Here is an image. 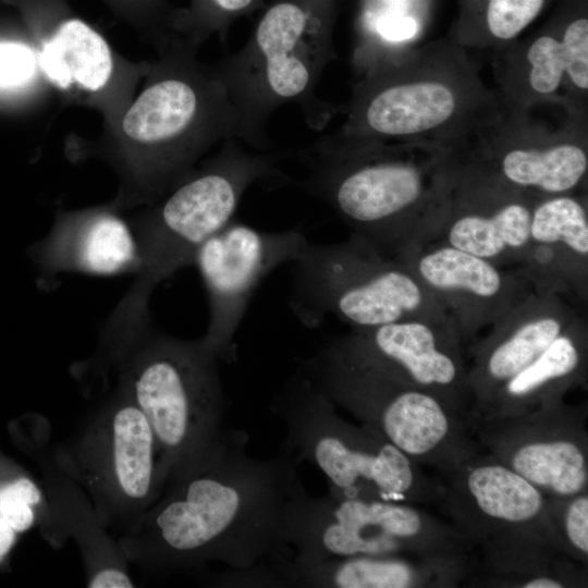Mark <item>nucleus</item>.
I'll list each match as a JSON object with an SVG mask.
<instances>
[{"label": "nucleus", "mask_w": 588, "mask_h": 588, "mask_svg": "<svg viewBox=\"0 0 588 588\" xmlns=\"http://www.w3.org/2000/svg\"><path fill=\"white\" fill-rule=\"evenodd\" d=\"M530 241L536 244L556 245L587 259L588 215L586 199L577 192L534 195Z\"/></svg>", "instance_id": "nucleus-26"}, {"label": "nucleus", "mask_w": 588, "mask_h": 588, "mask_svg": "<svg viewBox=\"0 0 588 588\" xmlns=\"http://www.w3.org/2000/svg\"><path fill=\"white\" fill-rule=\"evenodd\" d=\"M88 586L91 588H131L134 585L124 572L117 568H106L98 572Z\"/></svg>", "instance_id": "nucleus-34"}, {"label": "nucleus", "mask_w": 588, "mask_h": 588, "mask_svg": "<svg viewBox=\"0 0 588 588\" xmlns=\"http://www.w3.org/2000/svg\"><path fill=\"white\" fill-rule=\"evenodd\" d=\"M261 11L245 45L212 65L238 112L243 143L267 151L266 124L280 107L296 105L320 131L344 105L317 96L324 68L336 58L333 1L271 0Z\"/></svg>", "instance_id": "nucleus-6"}, {"label": "nucleus", "mask_w": 588, "mask_h": 588, "mask_svg": "<svg viewBox=\"0 0 588 588\" xmlns=\"http://www.w3.org/2000/svg\"><path fill=\"white\" fill-rule=\"evenodd\" d=\"M534 195L502 180L489 166L455 148L444 244L492 264L523 260L530 241Z\"/></svg>", "instance_id": "nucleus-18"}, {"label": "nucleus", "mask_w": 588, "mask_h": 588, "mask_svg": "<svg viewBox=\"0 0 588 588\" xmlns=\"http://www.w3.org/2000/svg\"><path fill=\"white\" fill-rule=\"evenodd\" d=\"M246 146L237 138L223 142L164 196L127 217L139 268L107 320V335L127 339L148 326L154 290L193 265L204 242L233 220L247 188L258 181L287 179L277 168V156Z\"/></svg>", "instance_id": "nucleus-5"}, {"label": "nucleus", "mask_w": 588, "mask_h": 588, "mask_svg": "<svg viewBox=\"0 0 588 588\" xmlns=\"http://www.w3.org/2000/svg\"><path fill=\"white\" fill-rule=\"evenodd\" d=\"M302 372L335 406L420 466L445 469L485 451L468 416L329 345L304 362Z\"/></svg>", "instance_id": "nucleus-9"}, {"label": "nucleus", "mask_w": 588, "mask_h": 588, "mask_svg": "<svg viewBox=\"0 0 588 588\" xmlns=\"http://www.w3.org/2000/svg\"><path fill=\"white\" fill-rule=\"evenodd\" d=\"M287 566L357 555L438 558L465 554L470 544L451 525L418 505L311 498L299 482L286 510Z\"/></svg>", "instance_id": "nucleus-10"}, {"label": "nucleus", "mask_w": 588, "mask_h": 588, "mask_svg": "<svg viewBox=\"0 0 588 588\" xmlns=\"http://www.w3.org/2000/svg\"><path fill=\"white\" fill-rule=\"evenodd\" d=\"M20 14L40 73L63 100L97 110L110 127L133 99L148 60L133 62L65 0H2Z\"/></svg>", "instance_id": "nucleus-13"}, {"label": "nucleus", "mask_w": 588, "mask_h": 588, "mask_svg": "<svg viewBox=\"0 0 588 588\" xmlns=\"http://www.w3.org/2000/svg\"><path fill=\"white\" fill-rule=\"evenodd\" d=\"M14 529L0 516V560L9 551L14 541Z\"/></svg>", "instance_id": "nucleus-36"}, {"label": "nucleus", "mask_w": 588, "mask_h": 588, "mask_svg": "<svg viewBox=\"0 0 588 588\" xmlns=\"http://www.w3.org/2000/svg\"><path fill=\"white\" fill-rule=\"evenodd\" d=\"M307 242L295 229L267 232L232 220L198 248L193 265L209 302L203 340L218 358H233L235 332L259 282L278 267L293 262Z\"/></svg>", "instance_id": "nucleus-16"}, {"label": "nucleus", "mask_w": 588, "mask_h": 588, "mask_svg": "<svg viewBox=\"0 0 588 588\" xmlns=\"http://www.w3.org/2000/svg\"><path fill=\"white\" fill-rule=\"evenodd\" d=\"M42 83L47 85L30 39H0V94H30L39 90Z\"/></svg>", "instance_id": "nucleus-30"}, {"label": "nucleus", "mask_w": 588, "mask_h": 588, "mask_svg": "<svg viewBox=\"0 0 588 588\" xmlns=\"http://www.w3.org/2000/svg\"><path fill=\"white\" fill-rule=\"evenodd\" d=\"M385 377L428 392L470 417L471 394L461 338L452 321L412 319L352 329L329 345Z\"/></svg>", "instance_id": "nucleus-17"}, {"label": "nucleus", "mask_w": 588, "mask_h": 588, "mask_svg": "<svg viewBox=\"0 0 588 588\" xmlns=\"http://www.w3.org/2000/svg\"><path fill=\"white\" fill-rule=\"evenodd\" d=\"M247 436L224 431L172 467L175 480L154 516L160 553L171 562L217 560L254 583L280 584L292 559L285 541L298 461L281 450L257 460ZM248 579V581H249Z\"/></svg>", "instance_id": "nucleus-1"}, {"label": "nucleus", "mask_w": 588, "mask_h": 588, "mask_svg": "<svg viewBox=\"0 0 588 588\" xmlns=\"http://www.w3.org/2000/svg\"><path fill=\"white\" fill-rule=\"evenodd\" d=\"M482 449L547 497L588 491V434L583 411L564 400L513 416L470 418Z\"/></svg>", "instance_id": "nucleus-15"}, {"label": "nucleus", "mask_w": 588, "mask_h": 588, "mask_svg": "<svg viewBox=\"0 0 588 588\" xmlns=\"http://www.w3.org/2000/svg\"><path fill=\"white\" fill-rule=\"evenodd\" d=\"M376 32L384 40H403L416 32V22L412 17L388 14L377 21Z\"/></svg>", "instance_id": "nucleus-33"}, {"label": "nucleus", "mask_w": 588, "mask_h": 588, "mask_svg": "<svg viewBox=\"0 0 588 588\" xmlns=\"http://www.w3.org/2000/svg\"><path fill=\"white\" fill-rule=\"evenodd\" d=\"M124 350L126 393L147 418L170 466L199 452L222 431L218 356L201 339L179 340L151 329Z\"/></svg>", "instance_id": "nucleus-11"}, {"label": "nucleus", "mask_w": 588, "mask_h": 588, "mask_svg": "<svg viewBox=\"0 0 588 588\" xmlns=\"http://www.w3.org/2000/svg\"><path fill=\"white\" fill-rule=\"evenodd\" d=\"M491 66L495 89L507 100L526 108L559 106L588 119L586 15L491 51Z\"/></svg>", "instance_id": "nucleus-19"}, {"label": "nucleus", "mask_w": 588, "mask_h": 588, "mask_svg": "<svg viewBox=\"0 0 588 588\" xmlns=\"http://www.w3.org/2000/svg\"><path fill=\"white\" fill-rule=\"evenodd\" d=\"M574 322L568 309L549 291L528 294L495 321L491 333L477 344L467 371L470 415Z\"/></svg>", "instance_id": "nucleus-21"}, {"label": "nucleus", "mask_w": 588, "mask_h": 588, "mask_svg": "<svg viewBox=\"0 0 588 588\" xmlns=\"http://www.w3.org/2000/svg\"><path fill=\"white\" fill-rule=\"evenodd\" d=\"M38 488L27 478H21L0 488V516L15 531L27 529L34 520L32 505L40 502Z\"/></svg>", "instance_id": "nucleus-32"}, {"label": "nucleus", "mask_w": 588, "mask_h": 588, "mask_svg": "<svg viewBox=\"0 0 588 588\" xmlns=\"http://www.w3.org/2000/svg\"><path fill=\"white\" fill-rule=\"evenodd\" d=\"M546 0H485L476 24L457 42L466 50H497L516 39Z\"/></svg>", "instance_id": "nucleus-27"}, {"label": "nucleus", "mask_w": 588, "mask_h": 588, "mask_svg": "<svg viewBox=\"0 0 588 588\" xmlns=\"http://www.w3.org/2000/svg\"><path fill=\"white\" fill-rule=\"evenodd\" d=\"M408 266L453 321L461 340L493 324L523 301V281L497 265L446 244L395 256Z\"/></svg>", "instance_id": "nucleus-20"}, {"label": "nucleus", "mask_w": 588, "mask_h": 588, "mask_svg": "<svg viewBox=\"0 0 588 588\" xmlns=\"http://www.w3.org/2000/svg\"><path fill=\"white\" fill-rule=\"evenodd\" d=\"M363 71L331 138L456 147L493 95L453 39L387 49Z\"/></svg>", "instance_id": "nucleus-4"}, {"label": "nucleus", "mask_w": 588, "mask_h": 588, "mask_svg": "<svg viewBox=\"0 0 588 588\" xmlns=\"http://www.w3.org/2000/svg\"><path fill=\"white\" fill-rule=\"evenodd\" d=\"M305 186L353 234L394 257L440 234L449 216L455 150L420 142L319 138Z\"/></svg>", "instance_id": "nucleus-3"}, {"label": "nucleus", "mask_w": 588, "mask_h": 588, "mask_svg": "<svg viewBox=\"0 0 588 588\" xmlns=\"http://www.w3.org/2000/svg\"><path fill=\"white\" fill-rule=\"evenodd\" d=\"M155 51L176 39L174 23L179 8L168 0H100Z\"/></svg>", "instance_id": "nucleus-29"}, {"label": "nucleus", "mask_w": 588, "mask_h": 588, "mask_svg": "<svg viewBox=\"0 0 588 588\" xmlns=\"http://www.w3.org/2000/svg\"><path fill=\"white\" fill-rule=\"evenodd\" d=\"M515 587L523 588H564L568 583L554 575H536L515 583Z\"/></svg>", "instance_id": "nucleus-35"}, {"label": "nucleus", "mask_w": 588, "mask_h": 588, "mask_svg": "<svg viewBox=\"0 0 588 588\" xmlns=\"http://www.w3.org/2000/svg\"><path fill=\"white\" fill-rule=\"evenodd\" d=\"M46 273L96 275L135 273L139 256L125 212L112 200L81 209H59L48 234L32 247Z\"/></svg>", "instance_id": "nucleus-22"}, {"label": "nucleus", "mask_w": 588, "mask_h": 588, "mask_svg": "<svg viewBox=\"0 0 588 588\" xmlns=\"http://www.w3.org/2000/svg\"><path fill=\"white\" fill-rule=\"evenodd\" d=\"M182 39L156 50L133 99L88 150L118 177L123 212L155 203L218 144L243 142L238 112L212 64Z\"/></svg>", "instance_id": "nucleus-2"}, {"label": "nucleus", "mask_w": 588, "mask_h": 588, "mask_svg": "<svg viewBox=\"0 0 588 588\" xmlns=\"http://www.w3.org/2000/svg\"><path fill=\"white\" fill-rule=\"evenodd\" d=\"M465 554L438 558L357 555L287 566L283 584L331 588L452 586L467 574Z\"/></svg>", "instance_id": "nucleus-23"}, {"label": "nucleus", "mask_w": 588, "mask_h": 588, "mask_svg": "<svg viewBox=\"0 0 588 588\" xmlns=\"http://www.w3.org/2000/svg\"><path fill=\"white\" fill-rule=\"evenodd\" d=\"M585 368L586 339L574 322L470 418L513 416L562 401L572 387L584 380Z\"/></svg>", "instance_id": "nucleus-24"}, {"label": "nucleus", "mask_w": 588, "mask_h": 588, "mask_svg": "<svg viewBox=\"0 0 588 588\" xmlns=\"http://www.w3.org/2000/svg\"><path fill=\"white\" fill-rule=\"evenodd\" d=\"M456 147L526 193H575L587 179L588 119L566 114L553 125L493 89Z\"/></svg>", "instance_id": "nucleus-14"}, {"label": "nucleus", "mask_w": 588, "mask_h": 588, "mask_svg": "<svg viewBox=\"0 0 588 588\" xmlns=\"http://www.w3.org/2000/svg\"><path fill=\"white\" fill-rule=\"evenodd\" d=\"M158 450L161 448L143 412L134 402L120 406L111 425V471L125 498L144 501L149 497L156 482Z\"/></svg>", "instance_id": "nucleus-25"}, {"label": "nucleus", "mask_w": 588, "mask_h": 588, "mask_svg": "<svg viewBox=\"0 0 588 588\" xmlns=\"http://www.w3.org/2000/svg\"><path fill=\"white\" fill-rule=\"evenodd\" d=\"M273 411L287 429L282 449L316 465L328 478L331 495L439 507L436 478L367 427L338 415L304 373L284 385Z\"/></svg>", "instance_id": "nucleus-8"}, {"label": "nucleus", "mask_w": 588, "mask_h": 588, "mask_svg": "<svg viewBox=\"0 0 588 588\" xmlns=\"http://www.w3.org/2000/svg\"><path fill=\"white\" fill-rule=\"evenodd\" d=\"M313 1H318V2H331L332 0H313Z\"/></svg>", "instance_id": "nucleus-37"}, {"label": "nucleus", "mask_w": 588, "mask_h": 588, "mask_svg": "<svg viewBox=\"0 0 588 588\" xmlns=\"http://www.w3.org/2000/svg\"><path fill=\"white\" fill-rule=\"evenodd\" d=\"M436 471L439 510L470 546L482 548L494 572L568 581L549 497L485 451Z\"/></svg>", "instance_id": "nucleus-7"}, {"label": "nucleus", "mask_w": 588, "mask_h": 588, "mask_svg": "<svg viewBox=\"0 0 588 588\" xmlns=\"http://www.w3.org/2000/svg\"><path fill=\"white\" fill-rule=\"evenodd\" d=\"M266 5L265 0H191L187 8H179L174 33L188 46L199 50L213 34L225 41L231 24Z\"/></svg>", "instance_id": "nucleus-28"}, {"label": "nucleus", "mask_w": 588, "mask_h": 588, "mask_svg": "<svg viewBox=\"0 0 588 588\" xmlns=\"http://www.w3.org/2000/svg\"><path fill=\"white\" fill-rule=\"evenodd\" d=\"M292 264L290 304L307 326L332 314L353 329H370L400 320L409 307L408 269L358 235L338 244L307 242Z\"/></svg>", "instance_id": "nucleus-12"}, {"label": "nucleus", "mask_w": 588, "mask_h": 588, "mask_svg": "<svg viewBox=\"0 0 588 588\" xmlns=\"http://www.w3.org/2000/svg\"><path fill=\"white\" fill-rule=\"evenodd\" d=\"M550 498L555 530L564 553L586 562L588 556V493Z\"/></svg>", "instance_id": "nucleus-31"}]
</instances>
